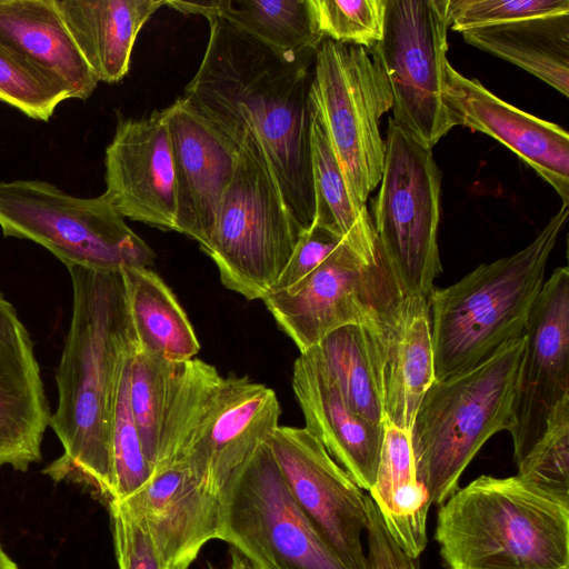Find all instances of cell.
I'll return each instance as SVG.
<instances>
[{"label": "cell", "instance_id": "obj_39", "mask_svg": "<svg viewBox=\"0 0 569 569\" xmlns=\"http://www.w3.org/2000/svg\"><path fill=\"white\" fill-rule=\"evenodd\" d=\"M366 569H420L417 559L409 557L387 531L381 516L368 496Z\"/></svg>", "mask_w": 569, "mask_h": 569}, {"label": "cell", "instance_id": "obj_18", "mask_svg": "<svg viewBox=\"0 0 569 569\" xmlns=\"http://www.w3.org/2000/svg\"><path fill=\"white\" fill-rule=\"evenodd\" d=\"M168 108L177 188L174 231L202 246L232 179L239 144L206 120L183 96Z\"/></svg>", "mask_w": 569, "mask_h": 569}, {"label": "cell", "instance_id": "obj_8", "mask_svg": "<svg viewBox=\"0 0 569 569\" xmlns=\"http://www.w3.org/2000/svg\"><path fill=\"white\" fill-rule=\"evenodd\" d=\"M0 230L46 248L67 268L120 273L156 258L104 192L78 197L39 179L0 181Z\"/></svg>", "mask_w": 569, "mask_h": 569}, {"label": "cell", "instance_id": "obj_32", "mask_svg": "<svg viewBox=\"0 0 569 569\" xmlns=\"http://www.w3.org/2000/svg\"><path fill=\"white\" fill-rule=\"evenodd\" d=\"M134 349L124 357L117 382L111 422L112 489L109 501L126 500L153 472L144 456L130 403V373Z\"/></svg>", "mask_w": 569, "mask_h": 569}, {"label": "cell", "instance_id": "obj_11", "mask_svg": "<svg viewBox=\"0 0 569 569\" xmlns=\"http://www.w3.org/2000/svg\"><path fill=\"white\" fill-rule=\"evenodd\" d=\"M219 537L258 569H350L293 500L268 442L219 495Z\"/></svg>", "mask_w": 569, "mask_h": 569}, {"label": "cell", "instance_id": "obj_24", "mask_svg": "<svg viewBox=\"0 0 569 569\" xmlns=\"http://www.w3.org/2000/svg\"><path fill=\"white\" fill-rule=\"evenodd\" d=\"M98 81L116 83L130 68L136 39L166 0H54Z\"/></svg>", "mask_w": 569, "mask_h": 569}, {"label": "cell", "instance_id": "obj_5", "mask_svg": "<svg viewBox=\"0 0 569 569\" xmlns=\"http://www.w3.org/2000/svg\"><path fill=\"white\" fill-rule=\"evenodd\" d=\"M447 569H569V507L516 476H480L439 508Z\"/></svg>", "mask_w": 569, "mask_h": 569}, {"label": "cell", "instance_id": "obj_20", "mask_svg": "<svg viewBox=\"0 0 569 569\" xmlns=\"http://www.w3.org/2000/svg\"><path fill=\"white\" fill-rule=\"evenodd\" d=\"M50 416L33 340L0 291V468L26 472L41 461Z\"/></svg>", "mask_w": 569, "mask_h": 569}, {"label": "cell", "instance_id": "obj_4", "mask_svg": "<svg viewBox=\"0 0 569 569\" xmlns=\"http://www.w3.org/2000/svg\"><path fill=\"white\" fill-rule=\"evenodd\" d=\"M276 392L248 377H222L200 359L180 363L154 468L184 460L219 497L279 426ZM154 470V469H153Z\"/></svg>", "mask_w": 569, "mask_h": 569}, {"label": "cell", "instance_id": "obj_14", "mask_svg": "<svg viewBox=\"0 0 569 569\" xmlns=\"http://www.w3.org/2000/svg\"><path fill=\"white\" fill-rule=\"evenodd\" d=\"M284 482L309 522L350 569H366L367 498L305 427L278 426L268 440Z\"/></svg>", "mask_w": 569, "mask_h": 569}, {"label": "cell", "instance_id": "obj_7", "mask_svg": "<svg viewBox=\"0 0 569 569\" xmlns=\"http://www.w3.org/2000/svg\"><path fill=\"white\" fill-rule=\"evenodd\" d=\"M226 136L239 144L238 160L212 231L200 248L217 266L226 288L248 300H262L300 232L253 134L243 129Z\"/></svg>", "mask_w": 569, "mask_h": 569}, {"label": "cell", "instance_id": "obj_3", "mask_svg": "<svg viewBox=\"0 0 569 569\" xmlns=\"http://www.w3.org/2000/svg\"><path fill=\"white\" fill-rule=\"evenodd\" d=\"M568 214L569 206L562 204L525 248L432 290L429 310L436 380L477 367L522 336Z\"/></svg>", "mask_w": 569, "mask_h": 569}, {"label": "cell", "instance_id": "obj_13", "mask_svg": "<svg viewBox=\"0 0 569 569\" xmlns=\"http://www.w3.org/2000/svg\"><path fill=\"white\" fill-rule=\"evenodd\" d=\"M403 298L381 254L378 261L367 263L342 243L301 281L270 291L262 300L303 353L341 327L375 328Z\"/></svg>", "mask_w": 569, "mask_h": 569}, {"label": "cell", "instance_id": "obj_23", "mask_svg": "<svg viewBox=\"0 0 569 569\" xmlns=\"http://www.w3.org/2000/svg\"><path fill=\"white\" fill-rule=\"evenodd\" d=\"M0 41L70 99L87 100L99 83L54 0H0Z\"/></svg>", "mask_w": 569, "mask_h": 569}, {"label": "cell", "instance_id": "obj_34", "mask_svg": "<svg viewBox=\"0 0 569 569\" xmlns=\"http://www.w3.org/2000/svg\"><path fill=\"white\" fill-rule=\"evenodd\" d=\"M318 31L370 51L381 40L387 0H310Z\"/></svg>", "mask_w": 569, "mask_h": 569}, {"label": "cell", "instance_id": "obj_1", "mask_svg": "<svg viewBox=\"0 0 569 569\" xmlns=\"http://www.w3.org/2000/svg\"><path fill=\"white\" fill-rule=\"evenodd\" d=\"M208 21L204 54L183 97L222 133L253 134L301 233L315 217L310 88L317 50L280 54L220 17Z\"/></svg>", "mask_w": 569, "mask_h": 569}, {"label": "cell", "instance_id": "obj_30", "mask_svg": "<svg viewBox=\"0 0 569 569\" xmlns=\"http://www.w3.org/2000/svg\"><path fill=\"white\" fill-rule=\"evenodd\" d=\"M220 18L280 54L316 51L325 39L310 0H226Z\"/></svg>", "mask_w": 569, "mask_h": 569}, {"label": "cell", "instance_id": "obj_6", "mask_svg": "<svg viewBox=\"0 0 569 569\" xmlns=\"http://www.w3.org/2000/svg\"><path fill=\"white\" fill-rule=\"evenodd\" d=\"M525 341L522 335L477 367L435 380L425 393L409 433L417 480L431 503L456 492L485 442L508 431Z\"/></svg>", "mask_w": 569, "mask_h": 569}, {"label": "cell", "instance_id": "obj_17", "mask_svg": "<svg viewBox=\"0 0 569 569\" xmlns=\"http://www.w3.org/2000/svg\"><path fill=\"white\" fill-rule=\"evenodd\" d=\"M445 102L457 126L506 146L556 190L563 206H569V133L563 128L503 101L450 63Z\"/></svg>", "mask_w": 569, "mask_h": 569}, {"label": "cell", "instance_id": "obj_25", "mask_svg": "<svg viewBox=\"0 0 569 569\" xmlns=\"http://www.w3.org/2000/svg\"><path fill=\"white\" fill-rule=\"evenodd\" d=\"M383 427L377 478L369 497L395 542L418 559L428 542L427 518L432 503L417 480L410 433L387 421Z\"/></svg>", "mask_w": 569, "mask_h": 569}, {"label": "cell", "instance_id": "obj_16", "mask_svg": "<svg viewBox=\"0 0 569 569\" xmlns=\"http://www.w3.org/2000/svg\"><path fill=\"white\" fill-rule=\"evenodd\" d=\"M104 169V193L123 218L174 231L177 188L169 108L141 118L118 116Z\"/></svg>", "mask_w": 569, "mask_h": 569}, {"label": "cell", "instance_id": "obj_29", "mask_svg": "<svg viewBox=\"0 0 569 569\" xmlns=\"http://www.w3.org/2000/svg\"><path fill=\"white\" fill-rule=\"evenodd\" d=\"M348 405L376 425L385 423L381 381L371 336L366 327L349 325L316 346Z\"/></svg>", "mask_w": 569, "mask_h": 569}, {"label": "cell", "instance_id": "obj_12", "mask_svg": "<svg viewBox=\"0 0 569 569\" xmlns=\"http://www.w3.org/2000/svg\"><path fill=\"white\" fill-rule=\"evenodd\" d=\"M447 1L387 0L382 38L369 51L391 89V120L430 149L457 126L445 102Z\"/></svg>", "mask_w": 569, "mask_h": 569}, {"label": "cell", "instance_id": "obj_9", "mask_svg": "<svg viewBox=\"0 0 569 569\" xmlns=\"http://www.w3.org/2000/svg\"><path fill=\"white\" fill-rule=\"evenodd\" d=\"M385 162L372 202L378 250L405 297L429 299L441 272V171L432 149L388 120Z\"/></svg>", "mask_w": 569, "mask_h": 569}, {"label": "cell", "instance_id": "obj_40", "mask_svg": "<svg viewBox=\"0 0 569 569\" xmlns=\"http://www.w3.org/2000/svg\"><path fill=\"white\" fill-rule=\"evenodd\" d=\"M226 0H208V1H177L166 0V6L186 14H202L207 19L220 17L224 8Z\"/></svg>", "mask_w": 569, "mask_h": 569}, {"label": "cell", "instance_id": "obj_35", "mask_svg": "<svg viewBox=\"0 0 569 569\" xmlns=\"http://www.w3.org/2000/svg\"><path fill=\"white\" fill-rule=\"evenodd\" d=\"M68 99L67 91L0 41V101L31 119L48 121Z\"/></svg>", "mask_w": 569, "mask_h": 569}, {"label": "cell", "instance_id": "obj_28", "mask_svg": "<svg viewBox=\"0 0 569 569\" xmlns=\"http://www.w3.org/2000/svg\"><path fill=\"white\" fill-rule=\"evenodd\" d=\"M311 162L315 194L312 223L338 234L362 261H378L380 252L372 219L366 204L358 202L350 192L315 106Z\"/></svg>", "mask_w": 569, "mask_h": 569}, {"label": "cell", "instance_id": "obj_21", "mask_svg": "<svg viewBox=\"0 0 569 569\" xmlns=\"http://www.w3.org/2000/svg\"><path fill=\"white\" fill-rule=\"evenodd\" d=\"M291 382L305 428L361 490L369 491L377 478L383 425L372 423L348 405L316 347L296 359Z\"/></svg>", "mask_w": 569, "mask_h": 569}, {"label": "cell", "instance_id": "obj_26", "mask_svg": "<svg viewBox=\"0 0 569 569\" xmlns=\"http://www.w3.org/2000/svg\"><path fill=\"white\" fill-rule=\"evenodd\" d=\"M120 276L136 350L176 363L192 359L200 343L166 282L148 267L124 268Z\"/></svg>", "mask_w": 569, "mask_h": 569}, {"label": "cell", "instance_id": "obj_33", "mask_svg": "<svg viewBox=\"0 0 569 569\" xmlns=\"http://www.w3.org/2000/svg\"><path fill=\"white\" fill-rule=\"evenodd\" d=\"M517 466L520 481L569 507V396L553 408L545 432Z\"/></svg>", "mask_w": 569, "mask_h": 569}, {"label": "cell", "instance_id": "obj_43", "mask_svg": "<svg viewBox=\"0 0 569 569\" xmlns=\"http://www.w3.org/2000/svg\"><path fill=\"white\" fill-rule=\"evenodd\" d=\"M188 568H189V567H187V566H180V567H177V568H174V569H188Z\"/></svg>", "mask_w": 569, "mask_h": 569}, {"label": "cell", "instance_id": "obj_42", "mask_svg": "<svg viewBox=\"0 0 569 569\" xmlns=\"http://www.w3.org/2000/svg\"><path fill=\"white\" fill-rule=\"evenodd\" d=\"M0 569H19L18 565L4 551L0 542Z\"/></svg>", "mask_w": 569, "mask_h": 569}, {"label": "cell", "instance_id": "obj_15", "mask_svg": "<svg viewBox=\"0 0 569 569\" xmlns=\"http://www.w3.org/2000/svg\"><path fill=\"white\" fill-rule=\"evenodd\" d=\"M508 431L519 463L569 396V268L553 270L531 309Z\"/></svg>", "mask_w": 569, "mask_h": 569}, {"label": "cell", "instance_id": "obj_2", "mask_svg": "<svg viewBox=\"0 0 569 569\" xmlns=\"http://www.w3.org/2000/svg\"><path fill=\"white\" fill-rule=\"evenodd\" d=\"M72 313L56 371L58 405L49 427L62 453L42 472L110 500L111 422L122 361L134 348L120 273L67 268Z\"/></svg>", "mask_w": 569, "mask_h": 569}, {"label": "cell", "instance_id": "obj_38", "mask_svg": "<svg viewBox=\"0 0 569 569\" xmlns=\"http://www.w3.org/2000/svg\"><path fill=\"white\" fill-rule=\"evenodd\" d=\"M342 243V239L333 231L312 223L299 234L290 259L270 291L286 290L295 286L317 269Z\"/></svg>", "mask_w": 569, "mask_h": 569}, {"label": "cell", "instance_id": "obj_37", "mask_svg": "<svg viewBox=\"0 0 569 569\" xmlns=\"http://www.w3.org/2000/svg\"><path fill=\"white\" fill-rule=\"evenodd\" d=\"M118 569H164L152 539L121 501H109Z\"/></svg>", "mask_w": 569, "mask_h": 569}, {"label": "cell", "instance_id": "obj_41", "mask_svg": "<svg viewBox=\"0 0 569 569\" xmlns=\"http://www.w3.org/2000/svg\"><path fill=\"white\" fill-rule=\"evenodd\" d=\"M207 569H258L248 558L240 551L230 547L228 561L221 566L212 563L207 565Z\"/></svg>", "mask_w": 569, "mask_h": 569}, {"label": "cell", "instance_id": "obj_31", "mask_svg": "<svg viewBox=\"0 0 569 569\" xmlns=\"http://www.w3.org/2000/svg\"><path fill=\"white\" fill-rule=\"evenodd\" d=\"M180 363L136 349L132 356L130 403L142 449L152 470Z\"/></svg>", "mask_w": 569, "mask_h": 569}, {"label": "cell", "instance_id": "obj_27", "mask_svg": "<svg viewBox=\"0 0 569 569\" xmlns=\"http://www.w3.org/2000/svg\"><path fill=\"white\" fill-rule=\"evenodd\" d=\"M461 34L467 43L518 66L569 97V14L529 18Z\"/></svg>", "mask_w": 569, "mask_h": 569}, {"label": "cell", "instance_id": "obj_36", "mask_svg": "<svg viewBox=\"0 0 569 569\" xmlns=\"http://www.w3.org/2000/svg\"><path fill=\"white\" fill-rule=\"evenodd\" d=\"M449 29L466 30L518 20L569 14V0H448Z\"/></svg>", "mask_w": 569, "mask_h": 569}, {"label": "cell", "instance_id": "obj_10", "mask_svg": "<svg viewBox=\"0 0 569 569\" xmlns=\"http://www.w3.org/2000/svg\"><path fill=\"white\" fill-rule=\"evenodd\" d=\"M310 94L350 192L366 204L383 170L379 120L392 107L386 74L366 49L325 38Z\"/></svg>", "mask_w": 569, "mask_h": 569}, {"label": "cell", "instance_id": "obj_19", "mask_svg": "<svg viewBox=\"0 0 569 569\" xmlns=\"http://www.w3.org/2000/svg\"><path fill=\"white\" fill-rule=\"evenodd\" d=\"M147 528L164 569L189 567L219 537L220 503L184 460L154 468L151 478L121 501Z\"/></svg>", "mask_w": 569, "mask_h": 569}, {"label": "cell", "instance_id": "obj_22", "mask_svg": "<svg viewBox=\"0 0 569 569\" xmlns=\"http://www.w3.org/2000/svg\"><path fill=\"white\" fill-rule=\"evenodd\" d=\"M367 330L378 360L385 421L410 432L436 380L429 299L405 297L389 318Z\"/></svg>", "mask_w": 569, "mask_h": 569}]
</instances>
